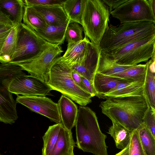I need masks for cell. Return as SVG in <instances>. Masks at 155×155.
Wrapping results in <instances>:
<instances>
[{
    "label": "cell",
    "mask_w": 155,
    "mask_h": 155,
    "mask_svg": "<svg viewBox=\"0 0 155 155\" xmlns=\"http://www.w3.org/2000/svg\"><path fill=\"white\" fill-rule=\"evenodd\" d=\"M148 107L143 96L110 98L100 104L102 113L112 122L117 123L132 131L142 123Z\"/></svg>",
    "instance_id": "6da1fadb"
},
{
    "label": "cell",
    "mask_w": 155,
    "mask_h": 155,
    "mask_svg": "<svg viewBox=\"0 0 155 155\" xmlns=\"http://www.w3.org/2000/svg\"><path fill=\"white\" fill-rule=\"evenodd\" d=\"M75 126L78 149L95 155H108L107 136L101 130L94 111L87 107L79 106Z\"/></svg>",
    "instance_id": "7a4b0ae2"
},
{
    "label": "cell",
    "mask_w": 155,
    "mask_h": 155,
    "mask_svg": "<svg viewBox=\"0 0 155 155\" xmlns=\"http://www.w3.org/2000/svg\"><path fill=\"white\" fill-rule=\"evenodd\" d=\"M155 35V24L149 22H127L108 25L99 45L101 51H108L130 42Z\"/></svg>",
    "instance_id": "3957f363"
},
{
    "label": "cell",
    "mask_w": 155,
    "mask_h": 155,
    "mask_svg": "<svg viewBox=\"0 0 155 155\" xmlns=\"http://www.w3.org/2000/svg\"><path fill=\"white\" fill-rule=\"evenodd\" d=\"M71 71V68L59 56L51 68L47 83L52 90L59 92L81 106H85L91 102L92 97L75 84Z\"/></svg>",
    "instance_id": "277c9868"
},
{
    "label": "cell",
    "mask_w": 155,
    "mask_h": 155,
    "mask_svg": "<svg viewBox=\"0 0 155 155\" xmlns=\"http://www.w3.org/2000/svg\"><path fill=\"white\" fill-rule=\"evenodd\" d=\"M110 12L102 0H85L81 25L85 35L99 46L108 26Z\"/></svg>",
    "instance_id": "5b68a950"
},
{
    "label": "cell",
    "mask_w": 155,
    "mask_h": 155,
    "mask_svg": "<svg viewBox=\"0 0 155 155\" xmlns=\"http://www.w3.org/2000/svg\"><path fill=\"white\" fill-rule=\"evenodd\" d=\"M53 45L22 22L18 26L15 49L9 63L16 64L31 60Z\"/></svg>",
    "instance_id": "8992f818"
},
{
    "label": "cell",
    "mask_w": 155,
    "mask_h": 155,
    "mask_svg": "<svg viewBox=\"0 0 155 155\" xmlns=\"http://www.w3.org/2000/svg\"><path fill=\"white\" fill-rule=\"evenodd\" d=\"M118 64L133 66L147 62L155 52V35L129 43L117 49L105 51Z\"/></svg>",
    "instance_id": "52a82bcc"
},
{
    "label": "cell",
    "mask_w": 155,
    "mask_h": 155,
    "mask_svg": "<svg viewBox=\"0 0 155 155\" xmlns=\"http://www.w3.org/2000/svg\"><path fill=\"white\" fill-rule=\"evenodd\" d=\"M121 24L147 21L155 24L154 15L147 0H128L110 12Z\"/></svg>",
    "instance_id": "ba28073f"
},
{
    "label": "cell",
    "mask_w": 155,
    "mask_h": 155,
    "mask_svg": "<svg viewBox=\"0 0 155 155\" xmlns=\"http://www.w3.org/2000/svg\"><path fill=\"white\" fill-rule=\"evenodd\" d=\"M63 52L60 45H53L40 55L30 60L17 64L30 75L47 82L51 68L55 61Z\"/></svg>",
    "instance_id": "9c48e42d"
},
{
    "label": "cell",
    "mask_w": 155,
    "mask_h": 155,
    "mask_svg": "<svg viewBox=\"0 0 155 155\" xmlns=\"http://www.w3.org/2000/svg\"><path fill=\"white\" fill-rule=\"evenodd\" d=\"M12 94L23 96H45L51 95L52 89L47 82L38 78L25 74L14 78L8 87Z\"/></svg>",
    "instance_id": "30bf717a"
},
{
    "label": "cell",
    "mask_w": 155,
    "mask_h": 155,
    "mask_svg": "<svg viewBox=\"0 0 155 155\" xmlns=\"http://www.w3.org/2000/svg\"><path fill=\"white\" fill-rule=\"evenodd\" d=\"M16 101L57 124L61 123L58 103L45 96L17 95Z\"/></svg>",
    "instance_id": "8fae6325"
},
{
    "label": "cell",
    "mask_w": 155,
    "mask_h": 155,
    "mask_svg": "<svg viewBox=\"0 0 155 155\" xmlns=\"http://www.w3.org/2000/svg\"><path fill=\"white\" fill-rule=\"evenodd\" d=\"M101 51L98 46L90 41L82 60L78 64L69 66L93 83L94 76L97 71Z\"/></svg>",
    "instance_id": "7c38bea8"
},
{
    "label": "cell",
    "mask_w": 155,
    "mask_h": 155,
    "mask_svg": "<svg viewBox=\"0 0 155 155\" xmlns=\"http://www.w3.org/2000/svg\"><path fill=\"white\" fill-rule=\"evenodd\" d=\"M17 102L8 87L0 81V121L12 124L18 118Z\"/></svg>",
    "instance_id": "4fadbf2b"
},
{
    "label": "cell",
    "mask_w": 155,
    "mask_h": 155,
    "mask_svg": "<svg viewBox=\"0 0 155 155\" xmlns=\"http://www.w3.org/2000/svg\"><path fill=\"white\" fill-rule=\"evenodd\" d=\"M58 104L61 123L66 129L71 131L78 114L77 106L71 100L63 95L61 97Z\"/></svg>",
    "instance_id": "5bb4252c"
},
{
    "label": "cell",
    "mask_w": 155,
    "mask_h": 155,
    "mask_svg": "<svg viewBox=\"0 0 155 155\" xmlns=\"http://www.w3.org/2000/svg\"><path fill=\"white\" fill-rule=\"evenodd\" d=\"M33 7L42 16L48 26L62 25L70 21L62 6Z\"/></svg>",
    "instance_id": "9a60e30c"
},
{
    "label": "cell",
    "mask_w": 155,
    "mask_h": 155,
    "mask_svg": "<svg viewBox=\"0 0 155 155\" xmlns=\"http://www.w3.org/2000/svg\"><path fill=\"white\" fill-rule=\"evenodd\" d=\"M143 82H122L99 98L108 99L112 97L143 96Z\"/></svg>",
    "instance_id": "2e32d148"
},
{
    "label": "cell",
    "mask_w": 155,
    "mask_h": 155,
    "mask_svg": "<svg viewBox=\"0 0 155 155\" xmlns=\"http://www.w3.org/2000/svg\"><path fill=\"white\" fill-rule=\"evenodd\" d=\"M145 64L147 70L143 96L149 107L155 108V52Z\"/></svg>",
    "instance_id": "e0dca14e"
},
{
    "label": "cell",
    "mask_w": 155,
    "mask_h": 155,
    "mask_svg": "<svg viewBox=\"0 0 155 155\" xmlns=\"http://www.w3.org/2000/svg\"><path fill=\"white\" fill-rule=\"evenodd\" d=\"M90 41L85 35L83 39L79 42L68 44L67 48L61 58L69 66L78 64L83 58L88 43Z\"/></svg>",
    "instance_id": "ac0fdd59"
},
{
    "label": "cell",
    "mask_w": 155,
    "mask_h": 155,
    "mask_svg": "<svg viewBox=\"0 0 155 155\" xmlns=\"http://www.w3.org/2000/svg\"><path fill=\"white\" fill-rule=\"evenodd\" d=\"M75 144L71 131L63 126L55 146L48 155H74L73 150Z\"/></svg>",
    "instance_id": "d6986e66"
},
{
    "label": "cell",
    "mask_w": 155,
    "mask_h": 155,
    "mask_svg": "<svg viewBox=\"0 0 155 155\" xmlns=\"http://www.w3.org/2000/svg\"><path fill=\"white\" fill-rule=\"evenodd\" d=\"M25 6L23 0H0V8L9 16L13 26L22 23Z\"/></svg>",
    "instance_id": "ffe728a7"
},
{
    "label": "cell",
    "mask_w": 155,
    "mask_h": 155,
    "mask_svg": "<svg viewBox=\"0 0 155 155\" xmlns=\"http://www.w3.org/2000/svg\"><path fill=\"white\" fill-rule=\"evenodd\" d=\"M134 66L119 64L102 50L100 53L97 72L105 75L110 76L121 72Z\"/></svg>",
    "instance_id": "44dd1931"
},
{
    "label": "cell",
    "mask_w": 155,
    "mask_h": 155,
    "mask_svg": "<svg viewBox=\"0 0 155 155\" xmlns=\"http://www.w3.org/2000/svg\"><path fill=\"white\" fill-rule=\"evenodd\" d=\"M69 23L70 21L62 25H47L44 29L36 32L48 42L53 45H60L64 42L67 28Z\"/></svg>",
    "instance_id": "7402d4cb"
},
{
    "label": "cell",
    "mask_w": 155,
    "mask_h": 155,
    "mask_svg": "<svg viewBox=\"0 0 155 155\" xmlns=\"http://www.w3.org/2000/svg\"><path fill=\"white\" fill-rule=\"evenodd\" d=\"M122 82H128L124 79L105 75L97 71L93 81L97 93L96 96L99 98L115 87L118 83Z\"/></svg>",
    "instance_id": "603a6c76"
},
{
    "label": "cell",
    "mask_w": 155,
    "mask_h": 155,
    "mask_svg": "<svg viewBox=\"0 0 155 155\" xmlns=\"http://www.w3.org/2000/svg\"><path fill=\"white\" fill-rule=\"evenodd\" d=\"M112 122L107 133L113 138L117 147L123 150L129 145L132 131L117 123Z\"/></svg>",
    "instance_id": "cb8c5ba5"
},
{
    "label": "cell",
    "mask_w": 155,
    "mask_h": 155,
    "mask_svg": "<svg viewBox=\"0 0 155 155\" xmlns=\"http://www.w3.org/2000/svg\"><path fill=\"white\" fill-rule=\"evenodd\" d=\"M19 25L13 26L0 51V62L2 64L10 63L12 59L16 46Z\"/></svg>",
    "instance_id": "d4e9b609"
},
{
    "label": "cell",
    "mask_w": 155,
    "mask_h": 155,
    "mask_svg": "<svg viewBox=\"0 0 155 155\" xmlns=\"http://www.w3.org/2000/svg\"><path fill=\"white\" fill-rule=\"evenodd\" d=\"M22 20L24 24L35 31L47 26L42 16L33 6H25Z\"/></svg>",
    "instance_id": "484cf974"
},
{
    "label": "cell",
    "mask_w": 155,
    "mask_h": 155,
    "mask_svg": "<svg viewBox=\"0 0 155 155\" xmlns=\"http://www.w3.org/2000/svg\"><path fill=\"white\" fill-rule=\"evenodd\" d=\"M85 0H65L62 7L70 23L81 24L82 15Z\"/></svg>",
    "instance_id": "4316f807"
},
{
    "label": "cell",
    "mask_w": 155,
    "mask_h": 155,
    "mask_svg": "<svg viewBox=\"0 0 155 155\" xmlns=\"http://www.w3.org/2000/svg\"><path fill=\"white\" fill-rule=\"evenodd\" d=\"M146 70V64H139L110 76L124 79L129 82H140L144 83Z\"/></svg>",
    "instance_id": "83f0119b"
},
{
    "label": "cell",
    "mask_w": 155,
    "mask_h": 155,
    "mask_svg": "<svg viewBox=\"0 0 155 155\" xmlns=\"http://www.w3.org/2000/svg\"><path fill=\"white\" fill-rule=\"evenodd\" d=\"M63 126L60 123L49 127L42 137L43 146L42 155H48L51 151L57 141L61 129Z\"/></svg>",
    "instance_id": "f1b7e54d"
},
{
    "label": "cell",
    "mask_w": 155,
    "mask_h": 155,
    "mask_svg": "<svg viewBox=\"0 0 155 155\" xmlns=\"http://www.w3.org/2000/svg\"><path fill=\"white\" fill-rule=\"evenodd\" d=\"M137 130L140 143L146 155H155V137L143 123Z\"/></svg>",
    "instance_id": "f546056e"
},
{
    "label": "cell",
    "mask_w": 155,
    "mask_h": 155,
    "mask_svg": "<svg viewBox=\"0 0 155 155\" xmlns=\"http://www.w3.org/2000/svg\"><path fill=\"white\" fill-rule=\"evenodd\" d=\"M84 29L81 25L76 22L70 23L66 30L65 39L68 44L79 42L84 38L83 32Z\"/></svg>",
    "instance_id": "4dcf8cb0"
},
{
    "label": "cell",
    "mask_w": 155,
    "mask_h": 155,
    "mask_svg": "<svg viewBox=\"0 0 155 155\" xmlns=\"http://www.w3.org/2000/svg\"><path fill=\"white\" fill-rule=\"evenodd\" d=\"M129 155H146L140 143L137 129L132 132L129 144Z\"/></svg>",
    "instance_id": "1f68e13d"
},
{
    "label": "cell",
    "mask_w": 155,
    "mask_h": 155,
    "mask_svg": "<svg viewBox=\"0 0 155 155\" xmlns=\"http://www.w3.org/2000/svg\"><path fill=\"white\" fill-rule=\"evenodd\" d=\"M142 123L155 137V108L148 107L143 118Z\"/></svg>",
    "instance_id": "d6a6232c"
},
{
    "label": "cell",
    "mask_w": 155,
    "mask_h": 155,
    "mask_svg": "<svg viewBox=\"0 0 155 155\" xmlns=\"http://www.w3.org/2000/svg\"><path fill=\"white\" fill-rule=\"evenodd\" d=\"M65 0H23L25 6H62Z\"/></svg>",
    "instance_id": "836d02e7"
},
{
    "label": "cell",
    "mask_w": 155,
    "mask_h": 155,
    "mask_svg": "<svg viewBox=\"0 0 155 155\" xmlns=\"http://www.w3.org/2000/svg\"><path fill=\"white\" fill-rule=\"evenodd\" d=\"M13 26L8 25L0 29V51Z\"/></svg>",
    "instance_id": "e575fe53"
},
{
    "label": "cell",
    "mask_w": 155,
    "mask_h": 155,
    "mask_svg": "<svg viewBox=\"0 0 155 155\" xmlns=\"http://www.w3.org/2000/svg\"><path fill=\"white\" fill-rule=\"evenodd\" d=\"M71 77L74 82L81 89L87 92L86 89L83 82L81 75L77 71L71 68Z\"/></svg>",
    "instance_id": "d590c367"
},
{
    "label": "cell",
    "mask_w": 155,
    "mask_h": 155,
    "mask_svg": "<svg viewBox=\"0 0 155 155\" xmlns=\"http://www.w3.org/2000/svg\"><path fill=\"white\" fill-rule=\"evenodd\" d=\"M128 0H102L108 7L110 12L117 8Z\"/></svg>",
    "instance_id": "8d00e7d4"
},
{
    "label": "cell",
    "mask_w": 155,
    "mask_h": 155,
    "mask_svg": "<svg viewBox=\"0 0 155 155\" xmlns=\"http://www.w3.org/2000/svg\"><path fill=\"white\" fill-rule=\"evenodd\" d=\"M81 77L87 92L91 95L92 97L96 96L97 93L94 87L93 83L81 76Z\"/></svg>",
    "instance_id": "74e56055"
},
{
    "label": "cell",
    "mask_w": 155,
    "mask_h": 155,
    "mask_svg": "<svg viewBox=\"0 0 155 155\" xmlns=\"http://www.w3.org/2000/svg\"><path fill=\"white\" fill-rule=\"evenodd\" d=\"M0 23L13 26V23L9 16L5 14L0 8Z\"/></svg>",
    "instance_id": "f35d334b"
},
{
    "label": "cell",
    "mask_w": 155,
    "mask_h": 155,
    "mask_svg": "<svg viewBox=\"0 0 155 155\" xmlns=\"http://www.w3.org/2000/svg\"><path fill=\"white\" fill-rule=\"evenodd\" d=\"M115 155H129V144L126 147Z\"/></svg>",
    "instance_id": "ab89813d"
},
{
    "label": "cell",
    "mask_w": 155,
    "mask_h": 155,
    "mask_svg": "<svg viewBox=\"0 0 155 155\" xmlns=\"http://www.w3.org/2000/svg\"><path fill=\"white\" fill-rule=\"evenodd\" d=\"M147 2L153 13L155 14V0H148Z\"/></svg>",
    "instance_id": "60d3db41"
},
{
    "label": "cell",
    "mask_w": 155,
    "mask_h": 155,
    "mask_svg": "<svg viewBox=\"0 0 155 155\" xmlns=\"http://www.w3.org/2000/svg\"><path fill=\"white\" fill-rule=\"evenodd\" d=\"M8 25H6L5 24L0 23V29L2 28L7 26H8Z\"/></svg>",
    "instance_id": "b9f144b4"
},
{
    "label": "cell",
    "mask_w": 155,
    "mask_h": 155,
    "mask_svg": "<svg viewBox=\"0 0 155 155\" xmlns=\"http://www.w3.org/2000/svg\"><path fill=\"white\" fill-rule=\"evenodd\" d=\"M0 155H2L0 153Z\"/></svg>",
    "instance_id": "7bdbcfd3"
}]
</instances>
